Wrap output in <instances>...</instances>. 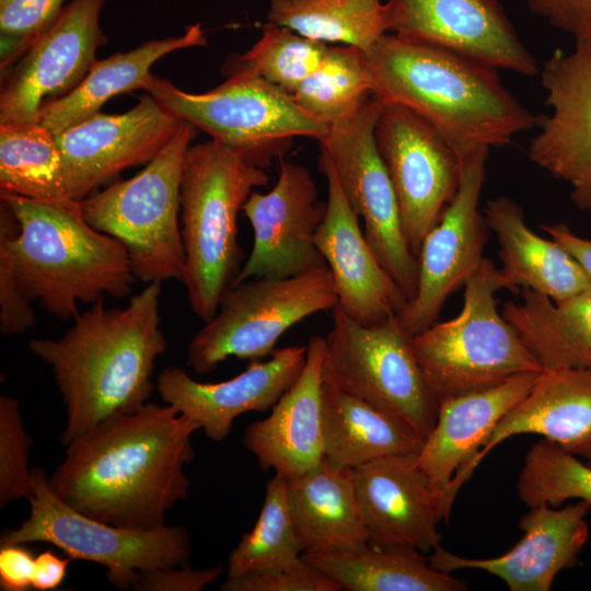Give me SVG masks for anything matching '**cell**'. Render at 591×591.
Returning <instances> with one entry per match:
<instances>
[{
    "mask_svg": "<svg viewBox=\"0 0 591 591\" xmlns=\"http://www.w3.org/2000/svg\"><path fill=\"white\" fill-rule=\"evenodd\" d=\"M590 506L577 500L563 508L540 505L520 519L522 538L495 558H466L440 545L428 554L432 568L452 573L478 569L498 577L510 591H548L556 576L572 568L589 538Z\"/></svg>",
    "mask_w": 591,
    "mask_h": 591,
    "instance_id": "obj_22",
    "label": "cell"
},
{
    "mask_svg": "<svg viewBox=\"0 0 591 591\" xmlns=\"http://www.w3.org/2000/svg\"><path fill=\"white\" fill-rule=\"evenodd\" d=\"M160 294L161 282L154 281L124 309L106 308L101 300L80 312L62 337L28 341V349L50 366L66 405L65 445L148 403L155 361L167 346Z\"/></svg>",
    "mask_w": 591,
    "mask_h": 591,
    "instance_id": "obj_2",
    "label": "cell"
},
{
    "mask_svg": "<svg viewBox=\"0 0 591 591\" xmlns=\"http://www.w3.org/2000/svg\"><path fill=\"white\" fill-rule=\"evenodd\" d=\"M318 169L327 183L326 211L315 244L334 280L337 306L352 321L373 325L395 316L407 298L382 266L346 198L328 154L321 149Z\"/></svg>",
    "mask_w": 591,
    "mask_h": 591,
    "instance_id": "obj_20",
    "label": "cell"
},
{
    "mask_svg": "<svg viewBox=\"0 0 591 591\" xmlns=\"http://www.w3.org/2000/svg\"><path fill=\"white\" fill-rule=\"evenodd\" d=\"M326 43L288 27L265 23L258 40L243 55L228 58L223 73L247 71L293 94L325 59Z\"/></svg>",
    "mask_w": 591,
    "mask_h": 591,
    "instance_id": "obj_37",
    "label": "cell"
},
{
    "mask_svg": "<svg viewBox=\"0 0 591 591\" xmlns=\"http://www.w3.org/2000/svg\"><path fill=\"white\" fill-rule=\"evenodd\" d=\"M200 429L172 405L146 403L111 417L66 444L48 485L65 503L102 522L131 529L165 525L186 499L185 465Z\"/></svg>",
    "mask_w": 591,
    "mask_h": 591,
    "instance_id": "obj_1",
    "label": "cell"
},
{
    "mask_svg": "<svg viewBox=\"0 0 591 591\" xmlns=\"http://www.w3.org/2000/svg\"><path fill=\"white\" fill-rule=\"evenodd\" d=\"M204 93H190L154 74L146 92L183 121L265 169L289 150L297 137L322 140L329 126L306 113L293 96L264 79L234 71Z\"/></svg>",
    "mask_w": 591,
    "mask_h": 591,
    "instance_id": "obj_8",
    "label": "cell"
},
{
    "mask_svg": "<svg viewBox=\"0 0 591 591\" xmlns=\"http://www.w3.org/2000/svg\"><path fill=\"white\" fill-rule=\"evenodd\" d=\"M366 56L373 96L409 108L454 144L502 148L536 126L497 69L475 59L395 33Z\"/></svg>",
    "mask_w": 591,
    "mask_h": 591,
    "instance_id": "obj_3",
    "label": "cell"
},
{
    "mask_svg": "<svg viewBox=\"0 0 591 591\" xmlns=\"http://www.w3.org/2000/svg\"><path fill=\"white\" fill-rule=\"evenodd\" d=\"M33 475L36 490L28 499L30 515L2 534L1 545L53 544L71 559L104 566L108 581L118 589H132L141 572L188 564L190 537L184 526L131 529L102 522L57 497L40 468L35 467Z\"/></svg>",
    "mask_w": 591,
    "mask_h": 591,
    "instance_id": "obj_11",
    "label": "cell"
},
{
    "mask_svg": "<svg viewBox=\"0 0 591 591\" xmlns=\"http://www.w3.org/2000/svg\"><path fill=\"white\" fill-rule=\"evenodd\" d=\"M540 229L563 246L591 278V240L579 236L565 223H543Z\"/></svg>",
    "mask_w": 591,
    "mask_h": 591,
    "instance_id": "obj_46",
    "label": "cell"
},
{
    "mask_svg": "<svg viewBox=\"0 0 591 591\" xmlns=\"http://www.w3.org/2000/svg\"><path fill=\"white\" fill-rule=\"evenodd\" d=\"M369 544L412 546L428 554L440 545L438 524L450 509L417 463V453L383 456L352 468Z\"/></svg>",
    "mask_w": 591,
    "mask_h": 591,
    "instance_id": "obj_21",
    "label": "cell"
},
{
    "mask_svg": "<svg viewBox=\"0 0 591 591\" xmlns=\"http://www.w3.org/2000/svg\"><path fill=\"white\" fill-rule=\"evenodd\" d=\"M324 456L356 468L376 459L418 453L424 445L397 418L323 380Z\"/></svg>",
    "mask_w": 591,
    "mask_h": 591,
    "instance_id": "obj_32",
    "label": "cell"
},
{
    "mask_svg": "<svg viewBox=\"0 0 591 591\" xmlns=\"http://www.w3.org/2000/svg\"><path fill=\"white\" fill-rule=\"evenodd\" d=\"M182 124L148 93L125 113L99 112L56 135L70 199L81 201L126 169L148 164Z\"/></svg>",
    "mask_w": 591,
    "mask_h": 591,
    "instance_id": "obj_17",
    "label": "cell"
},
{
    "mask_svg": "<svg viewBox=\"0 0 591 591\" xmlns=\"http://www.w3.org/2000/svg\"><path fill=\"white\" fill-rule=\"evenodd\" d=\"M207 42L201 24L195 23L182 35L150 39L125 53L96 59L77 88L40 108L37 121L56 136L101 112L112 97L134 90L146 91L152 76L150 69L162 57L206 46Z\"/></svg>",
    "mask_w": 591,
    "mask_h": 591,
    "instance_id": "obj_29",
    "label": "cell"
},
{
    "mask_svg": "<svg viewBox=\"0 0 591 591\" xmlns=\"http://www.w3.org/2000/svg\"><path fill=\"white\" fill-rule=\"evenodd\" d=\"M286 486L291 518L304 551L369 544L351 468L324 456L313 468L286 479Z\"/></svg>",
    "mask_w": 591,
    "mask_h": 591,
    "instance_id": "obj_28",
    "label": "cell"
},
{
    "mask_svg": "<svg viewBox=\"0 0 591 591\" xmlns=\"http://www.w3.org/2000/svg\"><path fill=\"white\" fill-rule=\"evenodd\" d=\"M222 591H341L324 572L302 557L299 561L273 570L227 577Z\"/></svg>",
    "mask_w": 591,
    "mask_h": 591,
    "instance_id": "obj_41",
    "label": "cell"
},
{
    "mask_svg": "<svg viewBox=\"0 0 591 591\" xmlns=\"http://www.w3.org/2000/svg\"><path fill=\"white\" fill-rule=\"evenodd\" d=\"M267 22L364 54L389 33L386 5L381 0H269Z\"/></svg>",
    "mask_w": 591,
    "mask_h": 591,
    "instance_id": "obj_34",
    "label": "cell"
},
{
    "mask_svg": "<svg viewBox=\"0 0 591 591\" xmlns=\"http://www.w3.org/2000/svg\"><path fill=\"white\" fill-rule=\"evenodd\" d=\"M107 0H71L24 55L1 73L0 124L36 123L40 108L69 94L107 43L101 12Z\"/></svg>",
    "mask_w": 591,
    "mask_h": 591,
    "instance_id": "obj_15",
    "label": "cell"
},
{
    "mask_svg": "<svg viewBox=\"0 0 591 591\" xmlns=\"http://www.w3.org/2000/svg\"><path fill=\"white\" fill-rule=\"evenodd\" d=\"M517 490L529 508L560 507L569 499L582 500L591 508V465L543 438L528 451Z\"/></svg>",
    "mask_w": 591,
    "mask_h": 591,
    "instance_id": "obj_38",
    "label": "cell"
},
{
    "mask_svg": "<svg viewBox=\"0 0 591 591\" xmlns=\"http://www.w3.org/2000/svg\"><path fill=\"white\" fill-rule=\"evenodd\" d=\"M242 211L253 228L254 244L231 286L259 277H292L326 265L315 244L326 201L318 200L304 165L281 159L275 186L266 194L254 190Z\"/></svg>",
    "mask_w": 591,
    "mask_h": 591,
    "instance_id": "obj_18",
    "label": "cell"
},
{
    "mask_svg": "<svg viewBox=\"0 0 591 591\" xmlns=\"http://www.w3.org/2000/svg\"><path fill=\"white\" fill-rule=\"evenodd\" d=\"M196 127L183 121L171 141L135 176L80 201L83 218L125 247L137 280L183 282L181 179Z\"/></svg>",
    "mask_w": 591,
    "mask_h": 591,
    "instance_id": "obj_7",
    "label": "cell"
},
{
    "mask_svg": "<svg viewBox=\"0 0 591 591\" xmlns=\"http://www.w3.org/2000/svg\"><path fill=\"white\" fill-rule=\"evenodd\" d=\"M36 322L31 301L19 286L10 253L0 242V332L8 336L21 335Z\"/></svg>",
    "mask_w": 591,
    "mask_h": 591,
    "instance_id": "obj_42",
    "label": "cell"
},
{
    "mask_svg": "<svg viewBox=\"0 0 591 591\" xmlns=\"http://www.w3.org/2000/svg\"><path fill=\"white\" fill-rule=\"evenodd\" d=\"M522 433L540 434L591 461V367L543 370L528 395L486 438L472 471L495 447Z\"/></svg>",
    "mask_w": 591,
    "mask_h": 591,
    "instance_id": "obj_26",
    "label": "cell"
},
{
    "mask_svg": "<svg viewBox=\"0 0 591 591\" xmlns=\"http://www.w3.org/2000/svg\"><path fill=\"white\" fill-rule=\"evenodd\" d=\"M292 96L320 121H339L373 96L366 54L352 46H329L322 65Z\"/></svg>",
    "mask_w": 591,
    "mask_h": 591,
    "instance_id": "obj_35",
    "label": "cell"
},
{
    "mask_svg": "<svg viewBox=\"0 0 591 591\" xmlns=\"http://www.w3.org/2000/svg\"><path fill=\"white\" fill-rule=\"evenodd\" d=\"M542 372L518 374L496 386L439 402L436 425L417 453V463L450 510L473 474L484 441Z\"/></svg>",
    "mask_w": 591,
    "mask_h": 591,
    "instance_id": "obj_24",
    "label": "cell"
},
{
    "mask_svg": "<svg viewBox=\"0 0 591 591\" xmlns=\"http://www.w3.org/2000/svg\"><path fill=\"white\" fill-rule=\"evenodd\" d=\"M264 169L216 140L188 148L181 179V234L189 308L205 323L242 268L237 213L255 188L266 186Z\"/></svg>",
    "mask_w": 591,
    "mask_h": 591,
    "instance_id": "obj_5",
    "label": "cell"
},
{
    "mask_svg": "<svg viewBox=\"0 0 591 591\" xmlns=\"http://www.w3.org/2000/svg\"><path fill=\"white\" fill-rule=\"evenodd\" d=\"M589 465H591V461L587 462Z\"/></svg>",
    "mask_w": 591,
    "mask_h": 591,
    "instance_id": "obj_48",
    "label": "cell"
},
{
    "mask_svg": "<svg viewBox=\"0 0 591 591\" xmlns=\"http://www.w3.org/2000/svg\"><path fill=\"white\" fill-rule=\"evenodd\" d=\"M454 147L461 160L457 192L425 235L418 253L416 294L396 314L409 337L437 322L447 299L464 286L484 258L490 231L479 210L489 148L477 144Z\"/></svg>",
    "mask_w": 591,
    "mask_h": 591,
    "instance_id": "obj_13",
    "label": "cell"
},
{
    "mask_svg": "<svg viewBox=\"0 0 591 591\" xmlns=\"http://www.w3.org/2000/svg\"><path fill=\"white\" fill-rule=\"evenodd\" d=\"M382 107L371 96L331 125L318 142L350 206L363 220L362 230L372 251L409 301L417 291L418 257L405 237L396 193L376 147L375 125Z\"/></svg>",
    "mask_w": 591,
    "mask_h": 591,
    "instance_id": "obj_12",
    "label": "cell"
},
{
    "mask_svg": "<svg viewBox=\"0 0 591 591\" xmlns=\"http://www.w3.org/2000/svg\"><path fill=\"white\" fill-rule=\"evenodd\" d=\"M464 304L452 320L410 338L415 358L438 402L486 390L543 369L520 334L498 310L496 292L508 285L483 258L464 282Z\"/></svg>",
    "mask_w": 591,
    "mask_h": 591,
    "instance_id": "obj_6",
    "label": "cell"
},
{
    "mask_svg": "<svg viewBox=\"0 0 591 591\" xmlns=\"http://www.w3.org/2000/svg\"><path fill=\"white\" fill-rule=\"evenodd\" d=\"M298 380L271 407L269 416L248 425L243 444L263 471L286 479L316 466L324 457L323 361L325 337L311 336Z\"/></svg>",
    "mask_w": 591,
    "mask_h": 591,
    "instance_id": "obj_25",
    "label": "cell"
},
{
    "mask_svg": "<svg viewBox=\"0 0 591 591\" xmlns=\"http://www.w3.org/2000/svg\"><path fill=\"white\" fill-rule=\"evenodd\" d=\"M0 196L72 200L56 136L38 121L0 124Z\"/></svg>",
    "mask_w": 591,
    "mask_h": 591,
    "instance_id": "obj_33",
    "label": "cell"
},
{
    "mask_svg": "<svg viewBox=\"0 0 591 591\" xmlns=\"http://www.w3.org/2000/svg\"><path fill=\"white\" fill-rule=\"evenodd\" d=\"M484 216L499 245L501 276L509 290L522 288L561 302L591 289V278L557 242L535 234L523 208L500 196L487 201Z\"/></svg>",
    "mask_w": 591,
    "mask_h": 591,
    "instance_id": "obj_27",
    "label": "cell"
},
{
    "mask_svg": "<svg viewBox=\"0 0 591 591\" xmlns=\"http://www.w3.org/2000/svg\"><path fill=\"white\" fill-rule=\"evenodd\" d=\"M551 115H536L529 158L567 183L575 206L591 211V37L571 53L556 49L540 70Z\"/></svg>",
    "mask_w": 591,
    "mask_h": 591,
    "instance_id": "obj_16",
    "label": "cell"
},
{
    "mask_svg": "<svg viewBox=\"0 0 591 591\" xmlns=\"http://www.w3.org/2000/svg\"><path fill=\"white\" fill-rule=\"evenodd\" d=\"M375 141L396 193L405 237L418 257L421 242L457 192L454 144L407 107L383 104Z\"/></svg>",
    "mask_w": 591,
    "mask_h": 591,
    "instance_id": "obj_14",
    "label": "cell"
},
{
    "mask_svg": "<svg viewBox=\"0 0 591 591\" xmlns=\"http://www.w3.org/2000/svg\"><path fill=\"white\" fill-rule=\"evenodd\" d=\"M303 552L289 510L286 478L275 475L266 485L256 523L229 555L227 577L285 567L299 561Z\"/></svg>",
    "mask_w": 591,
    "mask_h": 591,
    "instance_id": "obj_36",
    "label": "cell"
},
{
    "mask_svg": "<svg viewBox=\"0 0 591 591\" xmlns=\"http://www.w3.org/2000/svg\"><path fill=\"white\" fill-rule=\"evenodd\" d=\"M302 558L345 591H464L465 581L431 567L412 546L304 551Z\"/></svg>",
    "mask_w": 591,
    "mask_h": 591,
    "instance_id": "obj_30",
    "label": "cell"
},
{
    "mask_svg": "<svg viewBox=\"0 0 591 591\" xmlns=\"http://www.w3.org/2000/svg\"><path fill=\"white\" fill-rule=\"evenodd\" d=\"M71 558H61L51 551H45L35 557L32 588L39 591L58 588L67 575Z\"/></svg>",
    "mask_w": 591,
    "mask_h": 591,
    "instance_id": "obj_47",
    "label": "cell"
},
{
    "mask_svg": "<svg viewBox=\"0 0 591 591\" xmlns=\"http://www.w3.org/2000/svg\"><path fill=\"white\" fill-rule=\"evenodd\" d=\"M306 349V345L275 349L268 360L251 361L245 371L217 383H201L181 368L167 367L157 378V390L207 438L221 441L237 416L266 412L291 387L304 368Z\"/></svg>",
    "mask_w": 591,
    "mask_h": 591,
    "instance_id": "obj_23",
    "label": "cell"
},
{
    "mask_svg": "<svg viewBox=\"0 0 591 591\" xmlns=\"http://www.w3.org/2000/svg\"><path fill=\"white\" fill-rule=\"evenodd\" d=\"M32 439L27 434L16 399L0 396V507L30 499L36 486L28 468Z\"/></svg>",
    "mask_w": 591,
    "mask_h": 591,
    "instance_id": "obj_39",
    "label": "cell"
},
{
    "mask_svg": "<svg viewBox=\"0 0 591 591\" xmlns=\"http://www.w3.org/2000/svg\"><path fill=\"white\" fill-rule=\"evenodd\" d=\"M396 315L359 324L337 305L325 337L323 380L397 418L421 439L433 429L439 402Z\"/></svg>",
    "mask_w": 591,
    "mask_h": 591,
    "instance_id": "obj_9",
    "label": "cell"
},
{
    "mask_svg": "<svg viewBox=\"0 0 591 591\" xmlns=\"http://www.w3.org/2000/svg\"><path fill=\"white\" fill-rule=\"evenodd\" d=\"M336 305L327 265L287 278L245 280L223 292L217 313L188 343L187 362L194 372L206 374L229 357L262 360L291 326Z\"/></svg>",
    "mask_w": 591,
    "mask_h": 591,
    "instance_id": "obj_10",
    "label": "cell"
},
{
    "mask_svg": "<svg viewBox=\"0 0 591 591\" xmlns=\"http://www.w3.org/2000/svg\"><path fill=\"white\" fill-rule=\"evenodd\" d=\"M389 32L436 45L495 69L536 76L534 56L498 0H387Z\"/></svg>",
    "mask_w": 591,
    "mask_h": 591,
    "instance_id": "obj_19",
    "label": "cell"
},
{
    "mask_svg": "<svg viewBox=\"0 0 591 591\" xmlns=\"http://www.w3.org/2000/svg\"><path fill=\"white\" fill-rule=\"evenodd\" d=\"M501 314L543 370L591 367V289L561 302L522 288Z\"/></svg>",
    "mask_w": 591,
    "mask_h": 591,
    "instance_id": "obj_31",
    "label": "cell"
},
{
    "mask_svg": "<svg viewBox=\"0 0 591 591\" xmlns=\"http://www.w3.org/2000/svg\"><path fill=\"white\" fill-rule=\"evenodd\" d=\"M66 0H0V73L57 19Z\"/></svg>",
    "mask_w": 591,
    "mask_h": 591,
    "instance_id": "obj_40",
    "label": "cell"
},
{
    "mask_svg": "<svg viewBox=\"0 0 591 591\" xmlns=\"http://www.w3.org/2000/svg\"><path fill=\"white\" fill-rule=\"evenodd\" d=\"M222 572L221 567L192 569L186 566L157 568L141 572L134 586L140 591H201Z\"/></svg>",
    "mask_w": 591,
    "mask_h": 591,
    "instance_id": "obj_44",
    "label": "cell"
},
{
    "mask_svg": "<svg viewBox=\"0 0 591 591\" xmlns=\"http://www.w3.org/2000/svg\"><path fill=\"white\" fill-rule=\"evenodd\" d=\"M0 199V242L31 302L67 321L80 313L79 303L131 292L137 279L125 247L83 218L80 201Z\"/></svg>",
    "mask_w": 591,
    "mask_h": 591,
    "instance_id": "obj_4",
    "label": "cell"
},
{
    "mask_svg": "<svg viewBox=\"0 0 591 591\" xmlns=\"http://www.w3.org/2000/svg\"><path fill=\"white\" fill-rule=\"evenodd\" d=\"M35 557L23 544H2L0 548V589L27 591L32 588Z\"/></svg>",
    "mask_w": 591,
    "mask_h": 591,
    "instance_id": "obj_45",
    "label": "cell"
},
{
    "mask_svg": "<svg viewBox=\"0 0 591 591\" xmlns=\"http://www.w3.org/2000/svg\"><path fill=\"white\" fill-rule=\"evenodd\" d=\"M529 10L575 40L591 37V0H524Z\"/></svg>",
    "mask_w": 591,
    "mask_h": 591,
    "instance_id": "obj_43",
    "label": "cell"
}]
</instances>
